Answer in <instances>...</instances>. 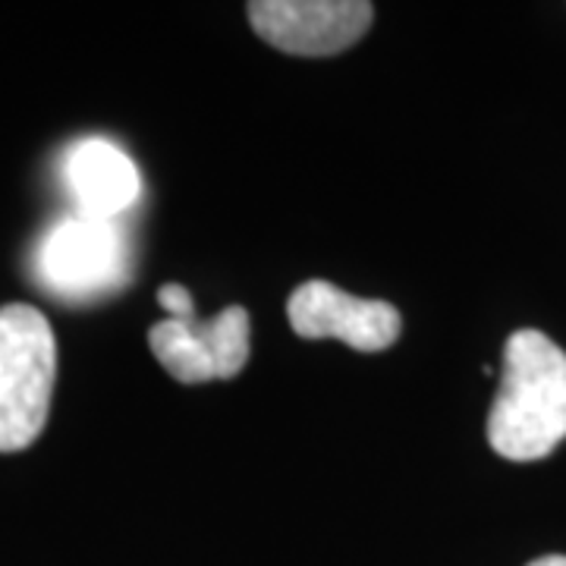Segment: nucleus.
<instances>
[{
  "label": "nucleus",
  "instance_id": "nucleus-1",
  "mask_svg": "<svg viewBox=\"0 0 566 566\" xmlns=\"http://www.w3.org/2000/svg\"><path fill=\"white\" fill-rule=\"evenodd\" d=\"M566 438V353L542 331H516L488 416V444L513 463H535Z\"/></svg>",
  "mask_w": 566,
  "mask_h": 566
},
{
  "label": "nucleus",
  "instance_id": "nucleus-8",
  "mask_svg": "<svg viewBox=\"0 0 566 566\" xmlns=\"http://www.w3.org/2000/svg\"><path fill=\"white\" fill-rule=\"evenodd\" d=\"M158 303H161V308L170 318H192L196 315L192 296L180 283H164L161 290H158Z\"/></svg>",
  "mask_w": 566,
  "mask_h": 566
},
{
  "label": "nucleus",
  "instance_id": "nucleus-2",
  "mask_svg": "<svg viewBox=\"0 0 566 566\" xmlns=\"http://www.w3.org/2000/svg\"><path fill=\"white\" fill-rule=\"evenodd\" d=\"M57 340L32 305L0 308V453L25 450L48 424Z\"/></svg>",
  "mask_w": 566,
  "mask_h": 566
},
{
  "label": "nucleus",
  "instance_id": "nucleus-6",
  "mask_svg": "<svg viewBox=\"0 0 566 566\" xmlns=\"http://www.w3.org/2000/svg\"><path fill=\"white\" fill-rule=\"evenodd\" d=\"M290 327L303 340L337 337L359 353H378L400 340L403 318L385 300H359L327 281H308L286 300Z\"/></svg>",
  "mask_w": 566,
  "mask_h": 566
},
{
  "label": "nucleus",
  "instance_id": "nucleus-4",
  "mask_svg": "<svg viewBox=\"0 0 566 566\" xmlns=\"http://www.w3.org/2000/svg\"><path fill=\"white\" fill-rule=\"evenodd\" d=\"M148 346L164 371L180 385L223 381L249 363V312L243 305L223 308L214 322L164 318L148 331Z\"/></svg>",
  "mask_w": 566,
  "mask_h": 566
},
{
  "label": "nucleus",
  "instance_id": "nucleus-7",
  "mask_svg": "<svg viewBox=\"0 0 566 566\" xmlns=\"http://www.w3.org/2000/svg\"><path fill=\"white\" fill-rule=\"evenodd\" d=\"M63 182L80 214L120 221L142 192V177L133 158L114 142L82 139L63 158Z\"/></svg>",
  "mask_w": 566,
  "mask_h": 566
},
{
  "label": "nucleus",
  "instance_id": "nucleus-5",
  "mask_svg": "<svg viewBox=\"0 0 566 566\" xmlns=\"http://www.w3.org/2000/svg\"><path fill=\"white\" fill-rule=\"evenodd\" d=\"M375 20L365 0H255L249 22L271 48L300 57H331L353 48Z\"/></svg>",
  "mask_w": 566,
  "mask_h": 566
},
{
  "label": "nucleus",
  "instance_id": "nucleus-9",
  "mask_svg": "<svg viewBox=\"0 0 566 566\" xmlns=\"http://www.w3.org/2000/svg\"><path fill=\"white\" fill-rule=\"evenodd\" d=\"M528 566H566V557H560V554H551V557H538V560H532Z\"/></svg>",
  "mask_w": 566,
  "mask_h": 566
},
{
  "label": "nucleus",
  "instance_id": "nucleus-3",
  "mask_svg": "<svg viewBox=\"0 0 566 566\" xmlns=\"http://www.w3.org/2000/svg\"><path fill=\"white\" fill-rule=\"evenodd\" d=\"M35 281L61 303H92L133 277L129 237L120 221L70 214L51 223L35 249Z\"/></svg>",
  "mask_w": 566,
  "mask_h": 566
}]
</instances>
